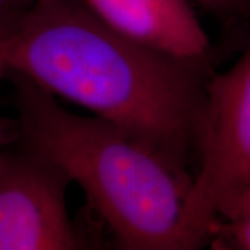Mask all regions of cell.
Returning a JSON list of instances; mask_svg holds the SVG:
<instances>
[{
  "instance_id": "cell-2",
  "label": "cell",
  "mask_w": 250,
  "mask_h": 250,
  "mask_svg": "<svg viewBox=\"0 0 250 250\" xmlns=\"http://www.w3.org/2000/svg\"><path fill=\"white\" fill-rule=\"evenodd\" d=\"M6 80L17 145L53 161L82 189L116 249L187 250L189 168L106 120L72 113L21 75L6 72Z\"/></svg>"
},
{
  "instance_id": "cell-1",
  "label": "cell",
  "mask_w": 250,
  "mask_h": 250,
  "mask_svg": "<svg viewBox=\"0 0 250 250\" xmlns=\"http://www.w3.org/2000/svg\"><path fill=\"white\" fill-rule=\"evenodd\" d=\"M0 52L6 72L123 128L185 168L196 161L207 62L141 45L83 0L0 7Z\"/></svg>"
},
{
  "instance_id": "cell-8",
  "label": "cell",
  "mask_w": 250,
  "mask_h": 250,
  "mask_svg": "<svg viewBox=\"0 0 250 250\" xmlns=\"http://www.w3.org/2000/svg\"><path fill=\"white\" fill-rule=\"evenodd\" d=\"M3 80H6V65H4L3 57H1V52H0V83Z\"/></svg>"
},
{
  "instance_id": "cell-3",
  "label": "cell",
  "mask_w": 250,
  "mask_h": 250,
  "mask_svg": "<svg viewBox=\"0 0 250 250\" xmlns=\"http://www.w3.org/2000/svg\"><path fill=\"white\" fill-rule=\"evenodd\" d=\"M250 184V41L241 57L206 82L196 168L188 190L182 231L187 250L210 239L217 207Z\"/></svg>"
},
{
  "instance_id": "cell-6",
  "label": "cell",
  "mask_w": 250,
  "mask_h": 250,
  "mask_svg": "<svg viewBox=\"0 0 250 250\" xmlns=\"http://www.w3.org/2000/svg\"><path fill=\"white\" fill-rule=\"evenodd\" d=\"M208 241L213 248L250 250V184L220 202Z\"/></svg>"
},
{
  "instance_id": "cell-5",
  "label": "cell",
  "mask_w": 250,
  "mask_h": 250,
  "mask_svg": "<svg viewBox=\"0 0 250 250\" xmlns=\"http://www.w3.org/2000/svg\"><path fill=\"white\" fill-rule=\"evenodd\" d=\"M126 38L181 60L207 62L211 43L190 0H83Z\"/></svg>"
},
{
  "instance_id": "cell-9",
  "label": "cell",
  "mask_w": 250,
  "mask_h": 250,
  "mask_svg": "<svg viewBox=\"0 0 250 250\" xmlns=\"http://www.w3.org/2000/svg\"><path fill=\"white\" fill-rule=\"evenodd\" d=\"M18 0H0V7L3 6H7V4H11V3H16Z\"/></svg>"
},
{
  "instance_id": "cell-7",
  "label": "cell",
  "mask_w": 250,
  "mask_h": 250,
  "mask_svg": "<svg viewBox=\"0 0 250 250\" xmlns=\"http://www.w3.org/2000/svg\"><path fill=\"white\" fill-rule=\"evenodd\" d=\"M221 18H250V0H190Z\"/></svg>"
},
{
  "instance_id": "cell-4",
  "label": "cell",
  "mask_w": 250,
  "mask_h": 250,
  "mask_svg": "<svg viewBox=\"0 0 250 250\" xmlns=\"http://www.w3.org/2000/svg\"><path fill=\"white\" fill-rule=\"evenodd\" d=\"M65 172L18 146L0 152V250L89 249L70 217Z\"/></svg>"
}]
</instances>
